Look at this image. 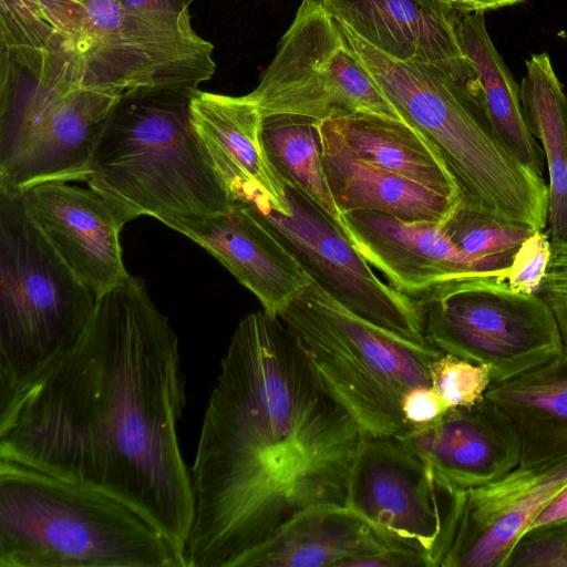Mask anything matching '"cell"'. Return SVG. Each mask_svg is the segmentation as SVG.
<instances>
[{
	"label": "cell",
	"instance_id": "obj_13",
	"mask_svg": "<svg viewBox=\"0 0 567 567\" xmlns=\"http://www.w3.org/2000/svg\"><path fill=\"white\" fill-rule=\"evenodd\" d=\"M567 487V444L520 456L502 477L446 493L431 567H505L519 536Z\"/></svg>",
	"mask_w": 567,
	"mask_h": 567
},
{
	"label": "cell",
	"instance_id": "obj_10",
	"mask_svg": "<svg viewBox=\"0 0 567 567\" xmlns=\"http://www.w3.org/2000/svg\"><path fill=\"white\" fill-rule=\"evenodd\" d=\"M426 340L444 353L487 364L501 383L565 354L556 317L538 293L480 277L421 305Z\"/></svg>",
	"mask_w": 567,
	"mask_h": 567
},
{
	"label": "cell",
	"instance_id": "obj_16",
	"mask_svg": "<svg viewBox=\"0 0 567 567\" xmlns=\"http://www.w3.org/2000/svg\"><path fill=\"white\" fill-rule=\"evenodd\" d=\"M20 199L30 220L96 298L130 276L120 243L126 221L99 193L47 182Z\"/></svg>",
	"mask_w": 567,
	"mask_h": 567
},
{
	"label": "cell",
	"instance_id": "obj_24",
	"mask_svg": "<svg viewBox=\"0 0 567 567\" xmlns=\"http://www.w3.org/2000/svg\"><path fill=\"white\" fill-rule=\"evenodd\" d=\"M455 29L475 72L477 95L491 125L516 159L543 178V150L528 130L519 86L488 35L484 13L456 10Z\"/></svg>",
	"mask_w": 567,
	"mask_h": 567
},
{
	"label": "cell",
	"instance_id": "obj_31",
	"mask_svg": "<svg viewBox=\"0 0 567 567\" xmlns=\"http://www.w3.org/2000/svg\"><path fill=\"white\" fill-rule=\"evenodd\" d=\"M505 567H567V518L524 532Z\"/></svg>",
	"mask_w": 567,
	"mask_h": 567
},
{
	"label": "cell",
	"instance_id": "obj_32",
	"mask_svg": "<svg viewBox=\"0 0 567 567\" xmlns=\"http://www.w3.org/2000/svg\"><path fill=\"white\" fill-rule=\"evenodd\" d=\"M551 257V240L536 230L518 248L506 274L508 286L519 292L537 293Z\"/></svg>",
	"mask_w": 567,
	"mask_h": 567
},
{
	"label": "cell",
	"instance_id": "obj_29",
	"mask_svg": "<svg viewBox=\"0 0 567 567\" xmlns=\"http://www.w3.org/2000/svg\"><path fill=\"white\" fill-rule=\"evenodd\" d=\"M58 40L38 0H0L1 54L27 76L41 73Z\"/></svg>",
	"mask_w": 567,
	"mask_h": 567
},
{
	"label": "cell",
	"instance_id": "obj_35",
	"mask_svg": "<svg viewBox=\"0 0 567 567\" xmlns=\"http://www.w3.org/2000/svg\"><path fill=\"white\" fill-rule=\"evenodd\" d=\"M131 12L175 27H192L190 14L179 0H115Z\"/></svg>",
	"mask_w": 567,
	"mask_h": 567
},
{
	"label": "cell",
	"instance_id": "obj_11",
	"mask_svg": "<svg viewBox=\"0 0 567 567\" xmlns=\"http://www.w3.org/2000/svg\"><path fill=\"white\" fill-rule=\"evenodd\" d=\"M262 116L318 121L368 112L404 121L320 0H302L259 84L247 94Z\"/></svg>",
	"mask_w": 567,
	"mask_h": 567
},
{
	"label": "cell",
	"instance_id": "obj_28",
	"mask_svg": "<svg viewBox=\"0 0 567 567\" xmlns=\"http://www.w3.org/2000/svg\"><path fill=\"white\" fill-rule=\"evenodd\" d=\"M442 226L478 271L503 278L520 245L536 231L499 216L465 190Z\"/></svg>",
	"mask_w": 567,
	"mask_h": 567
},
{
	"label": "cell",
	"instance_id": "obj_1",
	"mask_svg": "<svg viewBox=\"0 0 567 567\" xmlns=\"http://www.w3.org/2000/svg\"><path fill=\"white\" fill-rule=\"evenodd\" d=\"M185 384L177 334L143 279L130 275L0 410V460L124 502L185 554L194 518L178 437Z\"/></svg>",
	"mask_w": 567,
	"mask_h": 567
},
{
	"label": "cell",
	"instance_id": "obj_18",
	"mask_svg": "<svg viewBox=\"0 0 567 567\" xmlns=\"http://www.w3.org/2000/svg\"><path fill=\"white\" fill-rule=\"evenodd\" d=\"M346 29L393 60L437 69L472 84L450 0H320Z\"/></svg>",
	"mask_w": 567,
	"mask_h": 567
},
{
	"label": "cell",
	"instance_id": "obj_25",
	"mask_svg": "<svg viewBox=\"0 0 567 567\" xmlns=\"http://www.w3.org/2000/svg\"><path fill=\"white\" fill-rule=\"evenodd\" d=\"M526 70L519 100L548 168L547 234L551 241L567 244V96L547 53L532 54Z\"/></svg>",
	"mask_w": 567,
	"mask_h": 567
},
{
	"label": "cell",
	"instance_id": "obj_38",
	"mask_svg": "<svg viewBox=\"0 0 567 567\" xmlns=\"http://www.w3.org/2000/svg\"><path fill=\"white\" fill-rule=\"evenodd\" d=\"M75 1L82 2L83 0H75Z\"/></svg>",
	"mask_w": 567,
	"mask_h": 567
},
{
	"label": "cell",
	"instance_id": "obj_20",
	"mask_svg": "<svg viewBox=\"0 0 567 567\" xmlns=\"http://www.w3.org/2000/svg\"><path fill=\"white\" fill-rule=\"evenodd\" d=\"M214 256L278 317L311 282L292 255L249 214L238 207L197 219L166 224Z\"/></svg>",
	"mask_w": 567,
	"mask_h": 567
},
{
	"label": "cell",
	"instance_id": "obj_21",
	"mask_svg": "<svg viewBox=\"0 0 567 567\" xmlns=\"http://www.w3.org/2000/svg\"><path fill=\"white\" fill-rule=\"evenodd\" d=\"M406 547L413 548L348 505H319L291 517L240 567H361L369 557Z\"/></svg>",
	"mask_w": 567,
	"mask_h": 567
},
{
	"label": "cell",
	"instance_id": "obj_15",
	"mask_svg": "<svg viewBox=\"0 0 567 567\" xmlns=\"http://www.w3.org/2000/svg\"><path fill=\"white\" fill-rule=\"evenodd\" d=\"M341 226L388 285L420 306L465 281L489 277L473 266L440 223L357 210L342 214Z\"/></svg>",
	"mask_w": 567,
	"mask_h": 567
},
{
	"label": "cell",
	"instance_id": "obj_9",
	"mask_svg": "<svg viewBox=\"0 0 567 567\" xmlns=\"http://www.w3.org/2000/svg\"><path fill=\"white\" fill-rule=\"evenodd\" d=\"M213 52L193 27L148 19L115 0H83L56 47L83 86L123 96L197 90L215 73Z\"/></svg>",
	"mask_w": 567,
	"mask_h": 567
},
{
	"label": "cell",
	"instance_id": "obj_36",
	"mask_svg": "<svg viewBox=\"0 0 567 567\" xmlns=\"http://www.w3.org/2000/svg\"><path fill=\"white\" fill-rule=\"evenodd\" d=\"M564 518H567V487L538 514L525 532Z\"/></svg>",
	"mask_w": 567,
	"mask_h": 567
},
{
	"label": "cell",
	"instance_id": "obj_2",
	"mask_svg": "<svg viewBox=\"0 0 567 567\" xmlns=\"http://www.w3.org/2000/svg\"><path fill=\"white\" fill-rule=\"evenodd\" d=\"M363 433L264 310L234 330L190 467L187 567H240L301 511L346 505Z\"/></svg>",
	"mask_w": 567,
	"mask_h": 567
},
{
	"label": "cell",
	"instance_id": "obj_37",
	"mask_svg": "<svg viewBox=\"0 0 567 567\" xmlns=\"http://www.w3.org/2000/svg\"><path fill=\"white\" fill-rule=\"evenodd\" d=\"M524 1L525 0H450L456 10L483 13Z\"/></svg>",
	"mask_w": 567,
	"mask_h": 567
},
{
	"label": "cell",
	"instance_id": "obj_22",
	"mask_svg": "<svg viewBox=\"0 0 567 567\" xmlns=\"http://www.w3.org/2000/svg\"><path fill=\"white\" fill-rule=\"evenodd\" d=\"M327 181L340 214L373 210L443 224L458 203L361 158L331 120L318 124Z\"/></svg>",
	"mask_w": 567,
	"mask_h": 567
},
{
	"label": "cell",
	"instance_id": "obj_4",
	"mask_svg": "<svg viewBox=\"0 0 567 567\" xmlns=\"http://www.w3.org/2000/svg\"><path fill=\"white\" fill-rule=\"evenodd\" d=\"M192 92L124 96L111 115L85 182L126 223L151 216L166 225L231 209L225 184L190 122Z\"/></svg>",
	"mask_w": 567,
	"mask_h": 567
},
{
	"label": "cell",
	"instance_id": "obj_27",
	"mask_svg": "<svg viewBox=\"0 0 567 567\" xmlns=\"http://www.w3.org/2000/svg\"><path fill=\"white\" fill-rule=\"evenodd\" d=\"M319 121L295 114L262 116L261 140L270 164L284 182L341 225L322 161Z\"/></svg>",
	"mask_w": 567,
	"mask_h": 567
},
{
	"label": "cell",
	"instance_id": "obj_6",
	"mask_svg": "<svg viewBox=\"0 0 567 567\" xmlns=\"http://www.w3.org/2000/svg\"><path fill=\"white\" fill-rule=\"evenodd\" d=\"M278 318L363 435L412 431L402 400L410 390L431 385L429 365L441 350L367 321L312 280Z\"/></svg>",
	"mask_w": 567,
	"mask_h": 567
},
{
	"label": "cell",
	"instance_id": "obj_17",
	"mask_svg": "<svg viewBox=\"0 0 567 567\" xmlns=\"http://www.w3.org/2000/svg\"><path fill=\"white\" fill-rule=\"evenodd\" d=\"M453 493L495 481L520 460L522 440L508 414L484 395L476 404L446 410L434 422L396 436Z\"/></svg>",
	"mask_w": 567,
	"mask_h": 567
},
{
	"label": "cell",
	"instance_id": "obj_5",
	"mask_svg": "<svg viewBox=\"0 0 567 567\" xmlns=\"http://www.w3.org/2000/svg\"><path fill=\"white\" fill-rule=\"evenodd\" d=\"M340 27L385 99L440 150L466 193L506 219L545 229L548 186L501 141L477 81L466 84L437 69L393 60Z\"/></svg>",
	"mask_w": 567,
	"mask_h": 567
},
{
	"label": "cell",
	"instance_id": "obj_7",
	"mask_svg": "<svg viewBox=\"0 0 567 567\" xmlns=\"http://www.w3.org/2000/svg\"><path fill=\"white\" fill-rule=\"evenodd\" d=\"M96 299L20 197L0 195V410L74 343Z\"/></svg>",
	"mask_w": 567,
	"mask_h": 567
},
{
	"label": "cell",
	"instance_id": "obj_30",
	"mask_svg": "<svg viewBox=\"0 0 567 567\" xmlns=\"http://www.w3.org/2000/svg\"><path fill=\"white\" fill-rule=\"evenodd\" d=\"M432 389L446 409L467 408L481 401L492 384V370L442 352L429 365Z\"/></svg>",
	"mask_w": 567,
	"mask_h": 567
},
{
	"label": "cell",
	"instance_id": "obj_34",
	"mask_svg": "<svg viewBox=\"0 0 567 567\" xmlns=\"http://www.w3.org/2000/svg\"><path fill=\"white\" fill-rule=\"evenodd\" d=\"M446 410L431 385L414 388L402 400V413L412 430L434 422Z\"/></svg>",
	"mask_w": 567,
	"mask_h": 567
},
{
	"label": "cell",
	"instance_id": "obj_12",
	"mask_svg": "<svg viewBox=\"0 0 567 567\" xmlns=\"http://www.w3.org/2000/svg\"><path fill=\"white\" fill-rule=\"evenodd\" d=\"M286 193L289 215L271 207L240 209L268 229L313 282L353 313L409 340L429 342L421 306L377 277L336 219L297 189L286 186Z\"/></svg>",
	"mask_w": 567,
	"mask_h": 567
},
{
	"label": "cell",
	"instance_id": "obj_3",
	"mask_svg": "<svg viewBox=\"0 0 567 567\" xmlns=\"http://www.w3.org/2000/svg\"><path fill=\"white\" fill-rule=\"evenodd\" d=\"M0 567H187V561L124 502L0 460Z\"/></svg>",
	"mask_w": 567,
	"mask_h": 567
},
{
	"label": "cell",
	"instance_id": "obj_23",
	"mask_svg": "<svg viewBox=\"0 0 567 567\" xmlns=\"http://www.w3.org/2000/svg\"><path fill=\"white\" fill-rule=\"evenodd\" d=\"M364 161L458 203L464 189L440 150L408 122L358 112L331 120Z\"/></svg>",
	"mask_w": 567,
	"mask_h": 567
},
{
	"label": "cell",
	"instance_id": "obj_26",
	"mask_svg": "<svg viewBox=\"0 0 567 567\" xmlns=\"http://www.w3.org/2000/svg\"><path fill=\"white\" fill-rule=\"evenodd\" d=\"M513 420L522 455L567 444V355L501 383L485 393Z\"/></svg>",
	"mask_w": 567,
	"mask_h": 567
},
{
	"label": "cell",
	"instance_id": "obj_33",
	"mask_svg": "<svg viewBox=\"0 0 567 567\" xmlns=\"http://www.w3.org/2000/svg\"><path fill=\"white\" fill-rule=\"evenodd\" d=\"M537 293L553 310L567 355V244L551 241V257Z\"/></svg>",
	"mask_w": 567,
	"mask_h": 567
},
{
	"label": "cell",
	"instance_id": "obj_8",
	"mask_svg": "<svg viewBox=\"0 0 567 567\" xmlns=\"http://www.w3.org/2000/svg\"><path fill=\"white\" fill-rule=\"evenodd\" d=\"M1 65L0 195L47 182L86 181L93 152L121 94L83 86L54 55L19 85Z\"/></svg>",
	"mask_w": 567,
	"mask_h": 567
},
{
	"label": "cell",
	"instance_id": "obj_19",
	"mask_svg": "<svg viewBox=\"0 0 567 567\" xmlns=\"http://www.w3.org/2000/svg\"><path fill=\"white\" fill-rule=\"evenodd\" d=\"M188 113L225 184L231 207H271L284 215L291 213L286 186L264 147L262 115L247 95L195 90Z\"/></svg>",
	"mask_w": 567,
	"mask_h": 567
},
{
	"label": "cell",
	"instance_id": "obj_14",
	"mask_svg": "<svg viewBox=\"0 0 567 567\" xmlns=\"http://www.w3.org/2000/svg\"><path fill=\"white\" fill-rule=\"evenodd\" d=\"M346 505L389 537L424 553L431 567L445 493L427 465L398 437L363 435Z\"/></svg>",
	"mask_w": 567,
	"mask_h": 567
}]
</instances>
